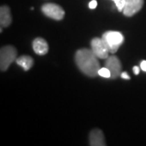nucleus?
I'll return each instance as SVG.
<instances>
[{"label": "nucleus", "mask_w": 146, "mask_h": 146, "mask_svg": "<svg viewBox=\"0 0 146 146\" xmlns=\"http://www.w3.org/2000/svg\"><path fill=\"white\" fill-rule=\"evenodd\" d=\"M98 58L89 49H80L76 53L75 60L79 69L86 76L96 77L98 76L100 63Z\"/></svg>", "instance_id": "nucleus-1"}, {"label": "nucleus", "mask_w": 146, "mask_h": 146, "mask_svg": "<svg viewBox=\"0 0 146 146\" xmlns=\"http://www.w3.org/2000/svg\"><path fill=\"white\" fill-rule=\"evenodd\" d=\"M17 50L12 46H6L0 50V68L2 72L7 70L11 63L16 60Z\"/></svg>", "instance_id": "nucleus-2"}, {"label": "nucleus", "mask_w": 146, "mask_h": 146, "mask_svg": "<svg viewBox=\"0 0 146 146\" xmlns=\"http://www.w3.org/2000/svg\"><path fill=\"white\" fill-rule=\"evenodd\" d=\"M102 38L108 46L110 53L111 54H115V52H117V50L123 42V39H124L123 34L117 31L106 32L102 35Z\"/></svg>", "instance_id": "nucleus-3"}, {"label": "nucleus", "mask_w": 146, "mask_h": 146, "mask_svg": "<svg viewBox=\"0 0 146 146\" xmlns=\"http://www.w3.org/2000/svg\"><path fill=\"white\" fill-rule=\"evenodd\" d=\"M42 11L44 15L56 21L63 20L65 16V11L63 7L56 3H49L43 4L42 7Z\"/></svg>", "instance_id": "nucleus-4"}, {"label": "nucleus", "mask_w": 146, "mask_h": 146, "mask_svg": "<svg viewBox=\"0 0 146 146\" xmlns=\"http://www.w3.org/2000/svg\"><path fill=\"white\" fill-rule=\"evenodd\" d=\"M91 50L94 51L96 56L98 58L105 59L109 57V49L102 37V38L95 37L94 39H92Z\"/></svg>", "instance_id": "nucleus-5"}, {"label": "nucleus", "mask_w": 146, "mask_h": 146, "mask_svg": "<svg viewBox=\"0 0 146 146\" xmlns=\"http://www.w3.org/2000/svg\"><path fill=\"white\" fill-rule=\"evenodd\" d=\"M105 67L107 68L111 73V79H116L121 76V72H122V65L121 62L118 57L115 55H111L106 58V63H105Z\"/></svg>", "instance_id": "nucleus-6"}, {"label": "nucleus", "mask_w": 146, "mask_h": 146, "mask_svg": "<svg viewBox=\"0 0 146 146\" xmlns=\"http://www.w3.org/2000/svg\"><path fill=\"white\" fill-rule=\"evenodd\" d=\"M144 5V0H126L125 5L123 10V15L132 16L140 11Z\"/></svg>", "instance_id": "nucleus-7"}, {"label": "nucleus", "mask_w": 146, "mask_h": 146, "mask_svg": "<svg viewBox=\"0 0 146 146\" xmlns=\"http://www.w3.org/2000/svg\"><path fill=\"white\" fill-rule=\"evenodd\" d=\"M89 143L92 146L106 145L104 135L102 131L100 129H94L89 134Z\"/></svg>", "instance_id": "nucleus-8"}, {"label": "nucleus", "mask_w": 146, "mask_h": 146, "mask_svg": "<svg viewBox=\"0 0 146 146\" xmlns=\"http://www.w3.org/2000/svg\"><path fill=\"white\" fill-rule=\"evenodd\" d=\"M33 48L34 52L39 54V55H44L48 52L49 50V46L48 43L45 39L42 37H37L34 39L33 42Z\"/></svg>", "instance_id": "nucleus-9"}, {"label": "nucleus", "mask_w": 146, "mask_h": 146, "mask_svg": "<svg viewBox=\"0 0 146 146\" xmlns=\"http://www.w3.org/2000/svg\"><path fill=\"white\" fill-rule=\"evenodd\" d=\"M11 15L10 8L7 6H2L0 7V25L1 27H8L11 24Z\"/></svg>", "instance_id": "nucleus-10"}, {"label": "nucleus", "mask_w": 146, "mask_h": 146, "mask_svg": "<svg viewBox=\"0 0 146 146\" xmlns=\"http://www.w3.org/2000/svg\"><path fill=\"white\" fill-rule=\"evenodd\" d=\"M16 63L21 66L25 71H29L33 65V58L28 55H23L18 58H16Z\"/></svg>", "instance_id": "nucleus-11"}, {"label": "nucleus", "mask_w": 146, "mask_h": 146, "mask_svg": "<svg viewBox=\"0 0 146 146\" xmlns=\"http://www.w3.org/2000/svg\"><path fill=\"white\" fill-rule=\"evenodd\" d=\"M98 76H101L102 77H104V78H110L111 73L108 68L105 67V68H100L98 71Z\"/></svg>", "instance_id": "nucleus-12"}, {"label": "nucleus", "mask_w": 146, "mask_h": 146, "mask_svg": "<svg viewBox=\"0 0 146 146\" xmlns=\"http://www.w3.org/2000/svg\"><path fill=\"white\" fill-rule=\"evenodd\" d=\"M114 1L116 5V7L119 11H123V7H124V5H125L126 0H112Z\"/></svg>", "instance_id": "nucleus-13"}, {"label": "nucleus", "mask_w": 146, "mask_h": 146, "mask_svg": "<svg viewBox=\"0 0 146 146\" xmlns=\"http://www.w3.org/2000/svg\"><path fill=\"white\" fill-rule=\"evenodd\" d=\"M98 6V3L96 0H92L89 3V7L90 9H95Z\"/></svg>", "instance_id": "nucleus-14"}, {"label": "nucleus", "mask_w": 146, "mask_h": 146, "mask_svg": "<svg viewBox=\"0 0 146 146\" xmlns=\"http://www.w3.org/2000/svg\"><path fill=\"white\" fill-rule=\"evenodd\" d=\"M121 77L123 79H124V80H130V76L127 75V73L126 72H123L121 73Z\"/></svg>", "instance_id": "nucleus-15"}, {"label": "nucleus", "mask_w": 146, "mask_h": 146, "mask_svg": "<svg viewBox=\"0 0 146 146\" xmlns=\"http://www.w3.org/2000/svg\"><path fill=\"white\" fill-rule=\"evenodd\" d=\"M141 68L142 71L146 72V60H144V61H142V62H141Z\"/></svg>", "instance_id": "nucleus-16"}, {"label": "nucleus", "mask_w": 146, "mask_h": 146, "mask_svg": "<svg viewBox=\"0 0 146 146\" xmlns=\"http://www.w3.org/2000/svg\"><path fill=\"white\" fill-rule=\"evenodd\" d=\"M133 72H134V74H135V75H138V74L140 73V68L137 67V66L133 67Z\"/></svg>", "instance_id": "nucleus-17"}]
</instances>
